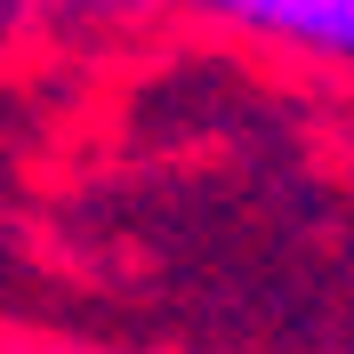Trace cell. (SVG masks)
I'll list each match as a JSON object with an SVG mask.
<instances>
[{
	"label": "cell",
	"mask_w": 354,
	"mask_h": 354,
	"mask_svg": "<svg viewBox=\"0 0 354 354\" xmlns=\"http://www.w3.org/2000/svg\"><path fill=\"white\" fill-rule=\"evenodd\" d=\"M177 8H209V17H234V24H258V32H282V41L354 57V0H177Z\"/></svg>",
	"instance_id": "1"
}]
</instances>
